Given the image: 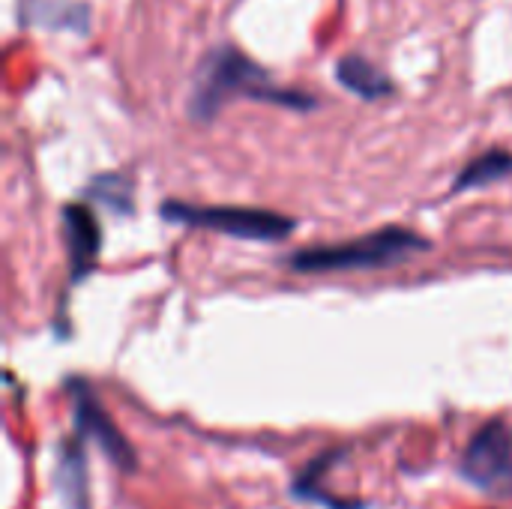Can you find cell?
I'll use <instances>...</instances> for the list:
<instances>
[{"mask_svg":"<svg viewBox=\"0 0 512 509\" xmlns=\"http://www.w3.org/2000/svg\"><path fill=\"white\" fill-rule=\"evenodd\" d=\"M234 96L282 105L291 111H312L318 105L315 96L276 84L273 75L258 66L246 51L234 45H219L198 66L195 87L189 96V117H195L198 123H210Z\"/></svg>","mask_w":512,"mask_h":509,"instance_id":"obj_1","label":"cell"},{"mask_svg":"<svg viewBox=\"0 0 512 509\" xmlns=\"http://www.w3.org/2000/svg\"><path fill=\"white\" fill-rule=\"evenodd\" d=\"M432 243L402 225H387L372 234H363L348 243L333 246H309L297 249L285 258L294 273H345V270H378L393 267L417 252H426Z\"/></svg>","mask_w":512,"mask_h":509,"instance_id":"obj_2","label":"cell"},{"mask_svg":"<svg viewBox=\"0 0 512 509\" xmlns=\"http://www.w3.org/2000/svg\"><path fill=\"white\" fill-rule=\"evenodd\" d=\"M459 474L492 498H512V426L489 420L468 441Z\"/></svg>","mask_w":512,"mask_h":509,"instance_id":"obj_4","label":"cell"},{"mask_svg":"<svg viewBox=\"0 0 512 509\" xmlns=\"http://www.w3.org/2000/svg\"><path fill=\"white\" fill-rule=\"evenodd\" d=\"M69 396H72V420H75V435L96 441V447L102 450V456L120 468V471H135L138 468V456L135 447L126 441V435L117 429V423L108 417L105 405L99 402V396L90 390L87 381L72 378L69 381Z\"/></svg>","mask_w":512,"mask_h":509,"instance_id":"obj_5","label":"cell"},{"mask_svg":"<svg viewBox=\"0 0 512 509\" xmlns=\"http://www.w3.org/2000/svg\"><path fill=\"white\" fill-rule=\"evenodd\" d=\"M159 213L165 222H174V225L204 228V231H216V234L237 237V240H255V243H279L297 231V222L291 216L258 210V207L165 201Z\"/></svg>","mask_w":512,"mask_h":509,"instance_id":"obj_3","label":"cell"},{"mask_svg":"<svg viewBox=\"0 0 512 509\" xmlns=\"http://www.w3.org/2000/svg\"><path fill=\"white\" fill-rule=\"evenodd\" d=\"M81 435H72L60 444L57 468H54V486L63 498L66 509H90V492H87V462Z\"/></svg>","mask_w":512,"mask_h":509,"instance_id":"obj_7","label":"cell"},{"mask_svg":"<svg viewBox=\"0 0 512 509\" xmlns=\"http://www.w3.org/2000/svg\"><path fill=\"white\" fill-rule=\"evenodd\" d=\"M336 78L345 90L357 93L360 99H384L390 96L396 87L390 81L387 72H381L369 57H360V54H345L339 63H336Z\"/></svg>","mask_w":512,"mask_h":509,"instance_id":"obj_8","label":"cell"},{"mask_svg":"<svg viewBox=\"0 0 512 509\" xmlns=\"http://www.w3.org/2000/svg\"><path fill=\"white\" fill-rule=\"evenodd\" d=\"M339 462V453L330 450V453H321L318 459H312L294 480L291 492L303 501H312V504H324L327 509H366V504L360 501H342V498H330L327 492H321V480L324 474Z\"/></svg>","mask_w":512,"mask_h":509,"instance_id":"obj_10","label":"cell"},{"mask_svg":"<svg viewBox=\"0 0 512 509\" xmlns=\"http://www.w3.org/2000/svg\"><path fill=\"white\" fill-rule=\"evenodd\" d=\"M90 195H93L96 201L111 204V210H132V192H129V183H126L120 174L96 177V180L90 183Z\"/></svg>","mask_w":512,"mask_h":509,"instance_id":"obj_11","label":"cell"},{"mask_svg":"<svg viewBox=\"0 0 512 509\" xmlns=\"http://www.w3.org/2000/svg\"><path fill=\"white\" fill-rule=\"evenodd\" d=\"M512 177V153L504 147H492L486 153H480L477 159H471L459 177L453 180V195H462L468 189H483V186H492L498 180H507Z\"/></svg>","mask_w":512,"mask_h":509,"instance_id":"obj_9","label":"cell"},{"mask_svg":"<svg viewBox=\"0 0 512 509\" xmlns=\"http://www.w3.org/2000/svg\"><path fill=\"white\" fill-rule=\"evenodd\" d=\"M63 240L69 255V282H84L99 261L102 252V228L96 213L87 204H66L63 207Z\"/></svg>","mask_w":512,"mask_h":509,"instance_id":"obj_6","label":"cell"}]
</instances>
